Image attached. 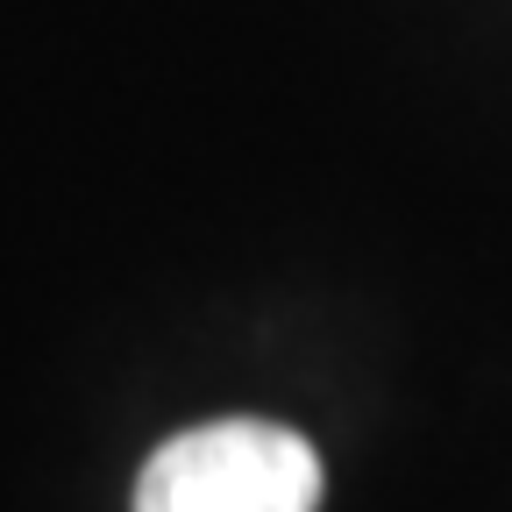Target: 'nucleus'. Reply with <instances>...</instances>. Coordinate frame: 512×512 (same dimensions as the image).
<instances>
[{
	"label": "nucleus",
	"mask_w": 512,
	"mask_h": 512,
	"mask_svg": "<svg viewBox=\"0 0 512 512\" xmlns=\"http://www.w3.org/2000/svg\"><path fill=\"white\" fill-rule=\"evenodd\" d=\"M320 456L278 420H207L171 434L136 477V512H320Z\"/></svg>",
	"instance_id": "obj_1"
}]
</instances>
